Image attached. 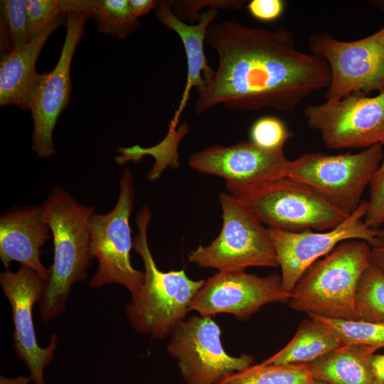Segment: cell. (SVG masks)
<instances>
[{
    "label": "cell",
    "instance_id": "obj_30",
    "mask_svg": "<svg viewBox=\"0 0 384 384\" xmlns=\"http://www.w3.org/2000/svg\"><path fill=\"white\" fill-rule=\"evenodd\" d=\"M383 146V159L369 184V198L364 217L365 223L373 229H378L384 223V145Z\"/></svg>",
    "mask_w": 384,
    "mask_h": 384
},
{
    "label": "cell",
    "instance_id": "obj_17",
    "mask_svg": "<svg viewBox=\"0 0 384 384\" xmlns=\"http://www.w3.org/2000/svg\"><path fill=\"white\" fill-rule=\"evenodd\" d=\"M41 206L6 211L0 218V259L5 270L18 262L37 272L46 282L48 270L41 260V248L50 238Z\"/></svg>",
    "mask_w": 384,
    "mask_h": 384
},
{
    "label": "cell",
    "instance_id": "obj_16",
    "mask_svg": "<svg viewBox=\"0 0 384 384\" xmlns=\"http://www.w3.org/2000/svg\"><path fill=\"white\" fill-rule=\"evenodd\" d=\"M289 164L284 148L267 150L250 141L210 146L193 153L188 159L189 166L196 171L243 185L287 177Z\"/></svg>",
    "mask_w": 384,
    "mask_h": 384
},
{
    "label": "cell",
    "instance_id": "obj_10",
    "mask_svg": "<svg viewBox=\"0 0 384 384\" xmlns=\"http://www.w3.org/2000/svg\"><path fill=\"white\" fill-rule=\"evenodd\" d=\"M221 334L220 327L211 316H192L174 327L166 348L177 361L187 384H218L253 364L255 358L251 355H229L222 344Z\"/></svg>",
    "mask_w": 384,
    "mask_h": 384
},
{
    "label": "cell",
    "instance_id": "obj_27",
    "mask_svg": "<svg viewBox=\"0 0 384 384\" xmlns=\"http://www.w3.org/2000/svg\"><path fill=\"white\" fill-rule=\"evenodd\" d=\"M0 11L1 22L8 31L12 48L27 43L31 39L24 0H1Z\"/></svg>",
    "mask_w": 384,
    "mask_h": 384
},
{
    "label": "cell",
    "instance_id": "obj_18",
    "mask_svg": "<svg viewBox=\"0 0 384 384\" xmlns=\"http://www.w3.org/2000/svg\"><path fill=\"white\" fill-rule=\"evenodd\" d=\"M154 14L160 23L172 30L180 38L186 55L187 78L179 105L170 122V128L176 127L179 117L189 99L190 92L199 88L213 75L214 70L208 63L204 43L208 27L218 15V10L210 8L201 14L196 24H189L178 18L172 11L167 1H159Z\"/></svg>",
    "mask_w": 384,
    "mask_h": 384
},
{
    "label": "cell",
    "instance_id": "obj_11",
    "mask_svg": "<svg viewBox=\"0 0 384 384\" xmlns=\"http://www.w3.org/2000/svg\"><path fill=\"white\" fill-rule=\"evenodd\" d=\"M304 116L329 149L384 145V91L374 97L355 92L338 100L311 105Z\"/></svg>",
    "mask_w": 384,
    "mask_h": 384
},
{
    "label": "cell",
    "instance_id": "obj_13",
    "mask_svg": "<svg viewBox=\"0 0 384 384\" xmlns=\"http://www.w3.org/2000/svg\"><path fill=\"white\" fill-rule=\"evenodd\" d=\"M367 207V201H362L343 222L329 230L291 232L267 228L286 292L291 293L304 272L341 242L355 239L369 244L373 242L378 229L368 227L364 222Z\"/></svg>",
    "mask_w": 384,
    "mask_h": 384
},
{
    "label": "cell",
    "instance_id": "obj_4",
    "mask_svg": "<svg viewBox=\"0 0 384 384\" xmlns=\"http://www.w3.org/2000/svg\"><path fill=\"white\" fill-rule=\"evenodd\" d=\"M370 250L369 243L362 240L339 243L299 279L289 306L309 315L355 320L356 290L370 265Z\"/></svg>",
    "mask_w": 384,
    "mask_h": 384
},
{
    "label": "cell",
    "instance_id": "obj_24",
    "mask_svg": "<svg viewBox=\"0 0 384 384\" xmlns=\"http://www.w3.org/2000/svg\"><path fill=\"white\" fill-rule=\"evenodd\" d=\"M355 320L384 324V274L370 263L356 290Z\"/></svg>",
    "mask_w": 384,
    "mask_h": 384
},
{
    "label": "cell",
    "instance_id": "obj_23",
    "mask_svg": "<svg viewBox=\"0 0 384 384\" xmlns=\"http://www.w3.org/2000/svg\"><path fill=\"white\" fill-rule=\"evenodd\" d=\"M310 363L251 365L218 384H314Z\"/></svg>",
    "mask_w": 384,
    "mask_h": 384
},
{
    "label": "cell",
    "instance_id": "obj_32",
    "mask_svg": "<svg viewBox=\"0 0 384 384\" xmlns=\"http://www.w3.org/2000/svg\"><path fill=\"white\" fill-rule=\"evenodd\" d=\"M370 245V263L384 274V223Z\"/></svg>",
    "mask_w": 384,
    "mask_h": 384
},
{
    "label": "cell",
    "instance_id": "obj_6",
    "mask_svg": "<svg viewBox=\"0 0 384 384\" xmlns=\"http://www.w3.org/2000/svg\"><path fill=\"white\" fill-rule=\"evenodd\" d=\"M223 225L208 245H199L188 255L190 262L218 272L245 270L250 267H278L267 228L240 200L221 192Z\"/></svg>",
    "mask_w": 384,
    "mask_h": 384
},
{
    "label": "cell",
    "instance_id": "obj_8",
    "mask_svg": "<svg viewBox=\"0 0 384 384\" xmlns=\"http://www.w3.org/2000/svg\"><path fill=\"white\" fill-rule=\"evenodd\" d=\"M383 157L381 144L356 154L307 153L290 160L287 177L307 186L350 215L362 202Z\"/></svg>",
    "mask_w": 384,
    "mask_h": 384
},
{
    "label": "cell",
    "instance_id": "obj_5",
    "mask_svg": "<svg viewBox=\"0 0 384 384\" xmlns=\"http://www.w3.org/2000/svg\"><path fill=\"white\" fill-rule=\"evenodd\" d=\"M225 188L264 225L275 230H329L351 215L307 186L287 176L250 185L225 182Z\"/></svg>",
    "mask_w": 384,
    "mask_h": 384
},
{
    "label": "cell",
    "instance_id": "obj_19",
    "mask_svg": "<svg viewBox=\"0 0 384 384\" xmlns=\"http://www.w3.org/2000/svg\"><path fill=\"white\" fill-rule=\"evenodd\" d=\"M63 14L27 43L1 54L0 105H15L28 109V99L38 76L36 71L37 59L51 33L66 24Z\"/></svg>",
    "mask_w": 384,
    "mask_h": 384
},
{
    "label": "cell",
    "instance_id": "obj_33",
    "mask_svg": "<svg viewBox=\"0 0 384 384\" xmlns=\"http://www.w3.org/2000/svg\"><path fill=\"white\" fill-rule=\"evenodd\" d=\"M159 1L154 0H129L130 10L137 18L148 14L157 6Z\"/></svg>",
    "mask_w": 384,
    "mask_h": 384
},
{
    "label": "cell",
    "instance_id": "obj_7",
    "mask_svg": "<svg viewBox=\"0 0 384 384\" xmlns=\"http://www.w3.org/2000/svg\"><path fill=\"white\" fill-rule=\"evenodd\" d=\"M134 179L125 169L119 181V194L113 209L107 213H93L90 222V252L98 266L89 285L93 288L111 284L124 286L135 297L144 280V272L131 262L133 248L129 218L134 201Z\"/></svg>",
    "mask_w": 384,
    "mask_h": 384
},
{
    "label": "cell",
    "instance_id": "obj_31",
    "mask_svg": "<svg viewBox=\"0 0 384 384\" xmlns=\"http://www.w3.org/2000/svg\"><path fill=\"white\" fill-rule=\"evenodd\" d=\"M285 3L282 0H252L247 5L249 14L261 21H272L284 12Z\"/></svg>",
    "mask_w": 384,
    "mask_h": 384
},
{
    "label": "cell",
    "instance_id": "obj_12",
    "mask_svg": "<svg viewBox=\"0 0 384 384\" xmlns=\"http://www.w3.org/2000/svg\"><path fill=\"white\" fill-rule=\"evenodd\" d=\"M66 15V35L59 60L50 72L38 75L28 99V109L33 122L31 146L41 158L56 153L53 132L69 102L71 62L88 18L81 11H71Z\"/></svg>",
    "mask_w": 384,
    "mask_h": 384
},
{
    "label": "cell",
    "instance_id": "obj_26",
    "mask_svg": "<svg viewBox=\"0 0 384 384\" xmlns=\"http://www.w3.org/2000/svg\"><path fill=\"white\" fill-rule=\"evenodd\" d=\"M292 136L282 119L270 115L258 118L250 129V142L267 150L284 148L286 142Z\"/></svg>",
    "mask_w": 384,
    "mask_h": 384
},
{
    "label": "cell",
    "instance_id": "obj_1",
    "mask_svg": "<svg viewBox=\"0 0 384 384\" xmlns=\"http://www.w3.org/2000/svg\"><path fill=\"white\" fill-rule=\"evenodd\" d=\"M206 43L215 52L218 65L196 89L198 114L218 105L231 111L290 112L329 85L326 61L300 51L285 27L267 29L223 20L210 24Z\"/></svg>",
    "mask_w": 384,
    "mask_h": 384
},
{
    "label": "cell",
    "instance_id": "obj_36",
    "mask_svg": "<svg viewBox=\"0 0 384 384\" xmlns=\"http://www.w3.org/2000/svg\"><path fill=\"white\" fill-rule=\"evenodd\" d=\"M314 384H326V383H325L324 382H321V381L315 380Z\"/></svg>",
    "mask_w": 384,
    "mask_h": 384
},
{
    "label": "cell",
    "instance_id": "obj_14",
    "mask_svg": "<svg viewBox=\"0 0 384 384\" xmlns=\"http://www.w3.org/2000/svg\"><path fill=\"white\" fill-rule=\"evenodd\" d=\"M290 297L279 275L261 277L245 270L218 272L204 280L190 304L189 311L205 316L230 314L244 321L264 305L288 302Z\"/></svg>",
    "mask_w": 384,
    "mask_h": 384
},
{
    "label": "cell",
    "instance_id": "obj_29",
    "mask_svg": "<svg viewBox=\"0 0 384 384\" xmlns=\"http://www.w3.org/2000/svg\"><path fill=\"white\" fill-rule=\"evenodd\" d=\"M30 39L64 14L58 0H24Z\"/></svg>",
    "mask_w": 384,
    "mask_h": 384
},
{
    "label": "cell",
    "instance_id": "obj_2",
    "mask_svg": "<svg viewBox=\"0 0 384 384\" xmlns=\"http://www.w3.org/2000/svg\"><path fill=\"white\" fill-rule=\"evenodd\" d=\"M41 206L53 240V264L38 302L41 319L48 322L65 309L73 286L87 277L92 260L90 222L95 210L58 186Z\"/></svg>",
    "mask_w": 384,
    "mask_h": 384
},
{
    "label": "cell",
    "instance_id": "obj_34",
    "mask_svg": "<svg viewBox=\"0 0 384 384\" xmlns=\"http://www.w3.org/2000/svg\"><path fill=\"white\" fill-rule=\"evenodd\" d=\"M370 363L377 381L380 384H384V354H373Z\"/></svg>",
    "mask_w": 384,
    "mask_h": 384
},
{
    "label": "cell",
    "instance_id": "obj_20",
    "mask_svg": "<svg viewBox=\"0 0 384 384\" xmlns=\"http://www.w3.org/2000/svg\"><path fill=\"white\" fill-rule=\"evenodd\" d=\"M377 350L363 344H346L311 363L312 377L326 384H380L370 363Z\"/></svg>",
    "mask_w": 384,
    "mask_h": 384
},
{
    "label": "cell",
    "instance_id": "obj_9",
    "mask_svg": "<svg viewBox=\"0 0 384 384\" xmlns=\"http://www.w3.org/2000/svg\"><path fill=\"white\" fill-rule=\"evenodd\" d=\"M309 47L330 69L326 101L355 92L368 95L384 91V25L375 33L351 41L338 40L329 33H316L309 37Z\"/></svg>",
    "mask_w": 384,
    "mask_h": 384
},
{
    "label": "cell",
    "instance_id": "obj_28",
    "mask_svg": "<svg viewBox=\"0 0 384 384\" xmlns=\"http://www.w3.org/2000/svg\"><path fill=\"white\" fill-rule=\"evenodd\" d=\"M174 14L181 20L198 22L204 7L240 10L245 1L242 0H170L167 1Z\"/></svg>",
    "mask_w": 384,
    "mask_h": 384
},
{
    "label": "cell",
    "instance_id": "obj_15",
    "mask_svg": "<svg viewBox=\"0 0 384 384\" xmlns=\"http://www.w3.org/2000/svg\"><path fill=\"white\" fill-rule=\"evenodd\" d=\"M0 285L12 310L15 353L28 368L31 381L46 384L44 370L54 358L58 337L52 334L48 346L41 347L33 319V309L40 300L46 281L34 270L21 265L16 272L8 269L1 272Z\"/></svg>",
    "mask_w": 384,
    "mask_h": 384
},
{
    "label": "cell",
    "instance_id": "obj_3",
    "mask_svg": "<svg viewBox=\"0 0 384 384\" xmlns=\"http://www.w3.org/2000/svg\"><path fill=\"white\" fill-rule=\"evenodd\" d=\"M152 214L148 206L137 213L138 233L133 248L141 257L144 280L139 292L127 305L125 313L132 328L151 338L164 339L185 319L190 304L204 279L193 280L183 270H160L150 250L147 230Z\"/></svg>",
    "mask_w": 384,
    "mask_h": 384
},
{
    "label": "cell",
    "instance_id": "obj_21",
    "mask_svg": "<svg viewBox=\"0 0 384 384\" xmlns=\"http://www.w3.org/2000/svg\"><path fill=\"white\" fill-rule=\"evenodd\" d=\"M309 316L300 323L291 341L262 363H310L346 345L341 335L330 325L315 316Z\"/></svg>",
    "mask_w": 384,
    "mask_h": 384
},
{
    "label": "cell",
    "instance_id": "obj_25",
    "mask_svg": "<svg viewBox=\"0 0 384 384\" xmlns=\"http://www.w3.org/2000/svg\"><path fill=\"white\" fill-rule=\"evenodd\" d=\"M315 316L337 331L346 344H363L377 349L384 347V324Z\"/></svg>",
    "mask_w": 384,
    "mask_h": 384
},
{
    "label": "cell",
    "instance_id": "obj_22",
    "mask_svg": "<svg viewBox=\"0 0 384 384\" xmlns=\"http://www.w3.org/2000/svg\"><path fill=\"white\" fill-rule=\"evenodd\" d=\"M62 11L85 12L93 18L97 31L124 39L139 26V19L132 14L127 0H58Z\"/></svg>",
    "mask_w": 384,
    "mask_h": 384
},
{
    "label": "cell",
    "instance_id": "obj_35",
    "mask_svg": "<svg viewBox=\"0 0 384 384\" xmlns=\"http://www.w3.org/2000/svg\"><path fill=\"white\" fill-rule=\"evenodd\" d=\"M31 381L30 376L20 375L13 378L1 375L0 384H28Z\"/></svg>",
    "mask_w": 384,
    "mask_h": 384
}]
</instances>
